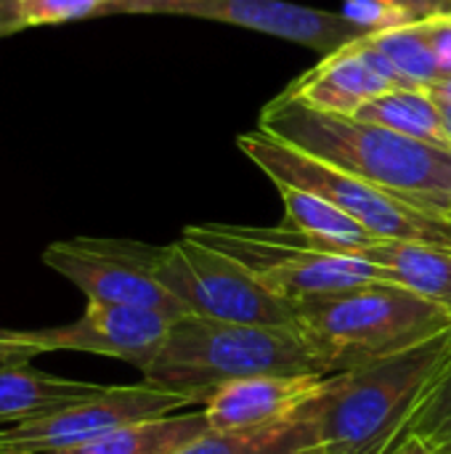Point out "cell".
I'll return each instance as SVG.
<instances>
[{"instance_id":"cell-1","label":"cell","mask_w":451,"mask_h":454,"mask_svg":"<svg viewBox=\"0 0 451 454\" xmlns=\"http://www.w3.org/2000/svg\"><path fill=\"white\" fill-rule=\"evenodd\" d=\"M258 128L417 207L451 215V149L356 117L316 112L287 93L263 106Z\"/></svg>"},{"instance_id":"cell-2","label":"cell","mask_w":451,"mask_h":454,"mask_svg":"<svg viewBox=\"0 0 451 454\" xmlns=\"http://www.w3.org/2000/svg\"><path fill=\"white\" fill-rule=\"evenodd\" d=\"M144 383L202 407L218 388L260 375H335L298 325H237L202 317L173 322Z\"/></svg>"},{"instance_id":"cell-3","label":"cell","mask_w":451,"mask_h":454,"mask_svg":"<svg viewBox=\"0 0 451 454\" xmlns=\"http://www.w3.org/2000/svg\"><path fill=\"white\" fill-rule=\"evenodd\" d=\"M449 351L451 330L409 351L335 372L327 391L308 407L319 450L327 454L393 452L444 372Z\"/></svg>"},{"instance_id":"cell-4","label":"cell","mask_w":451,"mask_h":454,"mask_svg":"<svg viewBox=\"0 0 451 454\" xmlns=\"http://www.w3.org/2000/svg\"><path fill=\"white\" fill-rule=\"evenodd\" d=\"M295 325L335 372H346L449 333L451 314L399 285L372 282L300 303Z\"/></svg>"},{"instance_id":"cell-5","label":"cell","mask_w":451,"mask_h":454,"mask_svg":"<svg viewBox=\"0 0 451 454\" xmlns=\"http://www.w3.org/2000/svg\"><path fill=\"white\" fill-rule=\"evenodd\" d=\"M239 152L274 184L316 194L362 223L377 239L428 242L451 247V221L417 207L369 181H362L292 144L255 128L237 136Z\"/></svg>"},{"instance_id":"cell-6","label":"cell","mask_w":451,"mask_h":454,"mask_svg":"<svg viewBox=\"0 0 451 454\" xmlns=\"http://www.w3.org/2000/svg\"><path fill=\"white\" fill-rule=\"evenodd\" d=\"M183 234L234 258L260 285H266L274 295L292 303L295 309L314 298L351 287L391 282V274L377 263L359 255L319 250L287 226L260 229L234 223H199L186 226Z\"/></svg>"},{"instance_id":"cell-7","label":"cell","mask_w":451,"mask_h":454,"mask_svg":"<svg viewBox=\"0 0 451 454\" xmlns=\"http://www.w3.org/2000/svg\"><path fill=\"white\" fill-rule=\"evenodd\" d=\"M141 261L191 317L237 325L298 322V309L260 285L242 263L186 234L170 245L141 242Z\"/></svg>"},{"instance_id":"cell-8","label":"cell","mask_w":451,"mask_h":454,"mask_svg":"<svg viewBox=\"0 0 451 454\" xmlns=\"http://www.w3.org/2000/svg\"><path fill=\"white\" fill-rule=\"evenodd\" d=\"M194 407L186 396L149 383L98 386L93 394L27 423L0 428V454H58L90 444L117 428Z\"/></svg>"},{"instance_id":"cell-9","label":"cell","mask_w":451,"mask_h":454,"mask_svg":"<svg viewBox=\"0 0 451 454\" xmlns=\"http://www.w3.org/2000/svg\"><path fill=\"white\" fill-rule=\"evenodd\" d=\"M173 319L128 306L88 303L82 317L43 330H8L0 327V356L32 359L37 354H93L106 359H120L136 370H146L149 362L162 348Z\"/></svg>"},{"instance_id":"cell-10","label":"cell","mask_w":451,"mask_h":454,"mask_svg":"<svg viewBox=\"0 0 451 454\" xmlns=\"http://www.w3.org/2000/svg\"><path fill=\"white\" fill-rule=\"evenodd\" d=\"M152 13L223 21L253 32L274 35L330 56L369 32L351 24L343 13L290 3V0H109L104 16Z\"/></svg>"},{"instance_id":"cell-11","label":"cell","mask_w":451,"mask_h":454,"mask_svg":"<svg viewBox=\"0 0 451 454\" xmlns=\"http://www.w3.org/2000/svg\"><path fill=\"white\" fill-rule=\"evenodd\" d=\"M43 263L69 279L88 303L146 309L173 322L191 317L183 303L149 274L141 261V242L136 239L74 237L51 242L43 250Z\"/></svg>"},{"instance_id":"cell-12","label":"cell","mask_w":451,"mask_h":454,"mask_svg":"<svg viewBox=\"0 0 451 454\" xmlns=\"http://www.w3.org/2000/svg\"><path fill=\"white\" fill-rule=\"evenodd\" d=\"M393 88H409L375 48L362 40L322 56V61L287 85L290 98L327 114L356 117L364 104Z\"/></svg>"},{"instance_id":"cell-13","label":"cell","mask_w":451,"mask_h":454,"mask_svg":"<svg viewBox=\"0 0 451 454\" xmlns=\"http://www.w3.org/2000/svg\"><path fill=\"white\" fill-rule=\"evenodd\" d=\"M332 375H260L218 388L205 404L210 434H245L284 423L308 410Z\"/></svg>"},{"instance_id":"cell-14","label":"cell","mask_w":451,"mask_h":454,"mask_svg":"<svg viewBox=\"0 0 451 454\" xmlns=\"http://www.w3.org/2000/svg\"><path fill=\"white\" fill-rule=\"evenodd\" d=\"M98 383L69 380L40 372L29 359L0 356V426H19L43 415H51L88 394Z\"/></svg>"},{"instance_id":"cell-15","label":"cell","mask_w":451,"mask_h":454,"mask_svg":"<svg viewBox=\"0 0 451 454\" xmlns=\"http://www.w3.org/2000/svg\"><path fill=\"white\" fill-rule=\"evenodd\" d=\"M362 258L391 274V282L451 314V247L380 239Z\"/></svg>"},{"instance_id":"cell-16","label":"cell","mask_w":451,"mask_h":454,"mask_svg":"<svg viewBox=\"0 0 451 454\" xmlns=\"http://www.w3.org/2000/svg\"><path fill=\"white\" fill-rule=\"evenodd\" d=\"M276 189L284 202V215H287L284 226L298 231L308 245L327 250V253L362 258L372 245L380 242L362 223L348 218L343 210H338L327 200L308 194L303 189H292V186H276Z\"/></svg>"},{"instance_id":"cell-17","label":"cell","mask_w":451,"mask_h":454,"mask_svg":"<svg viewBox=\"0 0 451 454\" xmlns=\"http://www.w3.org/2000/svg\"><path fill=\"white\" fill-rule=\"evenodd\" d=\"M205 434H210V426L199 407L197 412H175L117 428L90 444L58 454H173Z\"/></svg>"},{"instance_id":"cell-18","label":"cell","mask_w":451,"mask_h":454,"mask_svg":"<svg viewBox=\"0 0 451 454\" xmlns=\"http://www.w3.org/2000/svg\"><path fill=\"white\" fill-rule=\"evenodd\" d=\"M356 120L396 130L415 141L451 149L444 112L428 88H393L364 104Z\"/></svg>"},{"instance_id":"cell-19","label":"cell","mask_w":451,"mask_h":454,"mask_svg":"<svg viewBox=\"0 0 451 454\" xmlns=\"http://www.w3.org/2000/svg\"><path fill=\"white\" fill-rule=\"evenodd\" d=\"M319 450L316 426L308 410L300 415L245 434H205L173 454H306Z\"/></svg>"},{"instance_id":"cell-20","label":"cell","mask_w":451,"mask_h":454,"mask_svg":"<svg viewBox=\"0 0 451 454\" xmlns=\"http://www.w3.org/2000/svg\"><path fill=\"white\" fill-rule=\"evenodd\" d=\"M364 43L375 48L383 59H388L409 88L431 90L433 85L441 82L436 53L431 45V19L367 35Z\"/></svg>"},{"instance_id":"cell-21","label":"cell","mask_w":451,"mask_h":454,"mask_svg":"<svg viewBox=\"0 0 451 454\" xmlns=\"http://www.w3.org/2000/svg\"><path fill=\"white\" fill-rule=\"evenodd\" d=\"M407 436L420 439L433 454H451V351L444 372L439 375L415 420L409 423Z\"/></svg>"},{"instance_id":"cell-22","label":"cell","mask_w":451,"mask_h":454,"mask_svg":"<svg viewBox=\"0 0 451 454\" xmlns=\"http://www.w3.org/2000/svg\"><path fill=\"white\" fill-rule=\"evenodd\" d=\"M109 0H21V13L29 27L69 24L104 16Z\"/></svg>"},{"instance_id":"cell-23","label":"cell","mask_w":451,"mask_h":454,"mask_svg":"<svg viewBox=\"0 0 451 454\" xmlns=\"http://www.w3.org/2000/svg\"><path fill=\"white\" fill-rule=\"evenodd\" d=\"M340 13L351 24L362 27L369 35L385 32V29H393V27H404V24H412V21H420V19H415L407 8H401L393 0H346Z\"/></svg>"},{"instance_id":"cell-24","label":"cell","mask_w":451,"mask_h":454,"mask_svg":"<svg viewBox=\"0 0 451 454\" xmlns=\"http://www.w3.org/2000/svg\"><path fill=\"white\" fill-rule=\"evenodd\" d=\"M431 45L436 53L439 74L441 80L451 77V13L449 16H433L431 19Z\"/></svg>"},{"instance_id":"cell-25","label":"cell","mask_w":451,"mask_h":454,"mask_svg":"<svg viewBox=\"0 0 451 454\" xmlns=\"http://www.w3.org/2000/svg\"><path fill=\"white\" fill-rule=\"evenodd\" d=\"M27 27L29 24L21 13V0H0V37L16 35Z\"/></svg>"},{"instance_id":"cell-26","label":"cell","mask_w":451,"mask_h":454,"mask_svg":"<svg viewBox=\"0 0 451 454\" xmlns=\"http://www.w3.org/2000/svg\"><path fill=\"white\" fill-rule=\"evenodd\" d=\"M401 8H407L415 19H433V16H449L451 0H393Z\"/></svg>"},{"instance_id":"cell-27","label":"cell","mask_w":451,"mask_h":454,"mask_svg":"<svg viewBox=\"0 0 451 454\" xmlns=\"http://www.w3.org/2000/svg\"><path fill=\"white\" fill-rule=\"evenodd\" d=\"M391 454H433L428 450V444H423L420 439H415V436H407L396 450Z\"/></svg>"},{"instance_id":"cell-28","label":"cell","mask_w":451,"mask_h":454,"mask_svg":"<svg viewBox=\"0 0 451 454\" xmlns=\"http://www.w3.org/2000/svg\"><path fill=\"white\" fill-rule=\"evenodd\" d=\"M431 93H433V98H436L439 104H451V77L449 80H441L439 85H433Z\"/></svg>"},{"instance_id":"cell-29","label":"cell","mask_w":451,"mask_h":454,"mask_svg":"<svg viewBox=\"0 0 451 454\" xmlns=\"http://www.w3.org/2000/svg\"><path fill=\"white\" fill-rule=\"evenodd\" d=\"M441 106V112H444V125H447V133H449V141H451V104H439Z\"/></svg>"},{"instance_id":"cell-30","label":"cell","mask_w":451,"mask_h":454,"mask_svg":"<svg viewBox=\"0 0 451 454\" xmlns=\"http://www.w3.org/2000/svg\"><path fill=\"white\" fill-rule=\"evenodd\" d=\"M306 454H327V452H322V450H311V452H306Z\"/></svg>"},{"instance_id":"cell-31","label":"cell","mask_w":451,"mask_h":454,"mask_svg":"<svg viewBox=\"0 0 451 454\" xmlns=\"http://www.w3.org/2000/svg\"><path fill=\"white\" fill-rule=\"evenodd\" d=\"M449 218H451V215H449Z\"/></svg>"}]
</instances>
